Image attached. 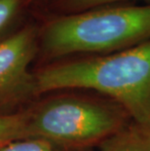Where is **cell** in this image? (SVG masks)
<instances>
[{
  "label": "cell",
  "instance_id": "6da1fadb",
  "mask_svg": "<svg viewBox=\"0 0 150 151\" xmlns=\"http://www.w3.org/2000/svg\"><path fill=\"white\" fill-rule=\"evenodd\" d=\"M65 89L106 96L135 123L150 129V39L118 52L48 66L34 78L36 93Z\"/></svg>",
  "mask_w": 150,
  "mask_h": 151
},
{
  "label": "cell",
  "instance_id": "9c48e42d",
  "mask_svg": "<svg viewBox=\"0 0 150 151\" xmlns=\"http://www.w3.org/2000/svg\"><path fill=\"white\" fill-rule=\"evenodd\" d=\"M20 0H0V31L7 27V24L18 10Z\"/></svg>",
  "mask_w": 150,
  "mask_h": 151
},
{
  "label": "cell",
  "instance_id": "8992f818",
  "mask_svg": "<svg viewBox=\"0 0 150 151\" xmlns=\"http://www.w3.org/2000/svg\"><path fill=\"white\" fill-rule=\"evenodd\" d=\"M28 117L29 114L0 115V145L27 139Z\"/></svg>",
  "mask_w": 150,
  "mask_h": 151
},
{
  "label": "cell",
  "instance_id": "3957f363",
  "mask_svg": "<svg viewBox=\"0 0 150 151\" xmlns=\"http://www.w3.org/2000/svg\"><path fill=\"white\" fill-rule=\"evenodd\" d=\"M116 101L66 97L48 101L27 122V139L65 146L103 142L132 122Z\"/></svg>",
  "mask_w": 150,
  "mask_h": 151
},
{
  "label": "cell",
  "instance_id": "7a4b0ae2",
  "mask_svg": "<svg viewBox=\"0 0 150 151\" xmlns=\"http://www.w3.org/2000/svg\"><path fill=\"white\" fill-rule=\"evenodd\" d=\"M149 39L150 3H128L101 6L56 19L44 31L42 48L52 58L106 55Z\"/></svg>",
  "mask_w": 150,
  "mask_h": 151
},
{
  "label": "cell",
  "instance_id": "52a82bcc",
  "mask_svg": "<svg viewBox=\"0 0 150 151\" xmlns=\"http://www.w3.org/2000/svg\"><path fill=\"white\" fill-rule=\"evenodd\" d=\"M0 151H56L46 141L36 139H23L11 141L0 147Z\"/></svg>",
  "mask_w": 150,
  "mask_h": 151
},
{
  "label": "cell",
  "instance_id": "ba28073f",
  "mask_svg": "<svg viewBox=\"0 0 150 151\" xmlns=\"http://www.w3.org/2000/svg\"><path fill=\"white\" fill-rule=\"evenodd\" d=\"M133 1H150V0H62V3L66 9L75 13L106 5L128 4V2Z\"/></svg>",
  "mask_w": 150,
  "mask_h": 151
},
{
  "label": "cell",
  "instance_id": "5b68a950",
  "mask_svg": "<svg viewBox=\"0 0 150 151\" xmlns=\"http://www.w3.org/2000/svg\"><path fill=\"white\" fill-rule=\"evenodd\" d=\"M98 151H150V129L132 121L101 142Z\"/></svg>",
  "mask_w": 150,
  "mask_h": 151
},
{
  "label": "cell",
  "instance_id": "277c9868",
  "mask_svg": "<svg viewBox=\"0 0 150 151\" xmlns=\"http://www.w3.org/2000/svg\"><path fill=\"white\" fill-rule=\"evenodd\" d=\"M35 50V34L31 28L0 42V102L34 90V78L28 72V66Z\"/></svg>",
  "mask_w": 150,
  "mask_h": 151
}]
</instances>
